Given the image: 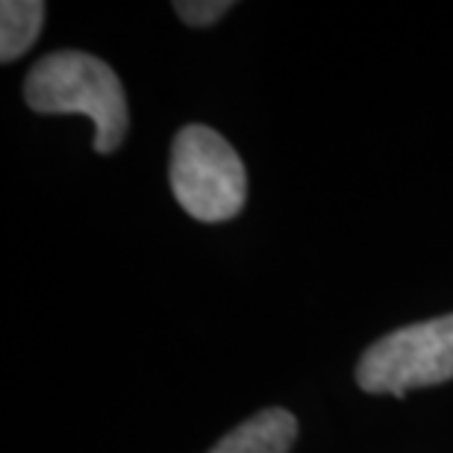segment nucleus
Masks as SVG:
<instances>
[{"instance_id":"1","label":"nucleus","mask_w":453,"mask_h":453,"mask_svg":"<svg viewBox=\"0 0 453 453\" xmlns=\"http://www.w3.org/2000/svg\"><path fill=\"white\" fill-rule=\"evenodd\" d=\"M30 110L44 115H86L95 124V150L112 153L127 133V97L115 71L83 50L42 57L27 74Z\"/></svg>"},{"instance_id":"2","label":"nucleus","mask_w":453,"mask_h":453,"mask_svg":"<svg viewBox=\"0 0 453 453\" xmlns=\"http://www.w3.org/2000/svg\"><path fill=\"white\" fill-rule=\"evenodd\" d=\"M171 192L197 221L219 224L242 212L248 174L233 144L203 124H188L171 148Z\"/></svg>"},{"instance_id":"3","label":"nucleus","mask_w":453,"mask_h":453,"mask_svg":"<svg viewBox=\"0 0 453 453\" xmlns=\"http://www.w3.org/2000/svg\"><path fill=\"white\" fill-rule=\"evenodd\" d=\"M453 377V315L412 324L374 342L359 359L357 380L371 395L403 397L410 388Z\"/></svg>"},{"instance_id":"4","label":"nucleus","mask_w":453,"mask_h":453,"mask_svg":"<svg viewBox=\"0 0 453 453\" xmlns=\"http://www.w3.org/2000/svg\"><path fill=\"white\" fill-rule=\"evenodd\" d=\"M297 436V421L286 410H262L239 424L210 453H288Z\"/></svg>"},{"instance_id":"5","label":"nucleus","mask_w":453,"mask_h":453,"mask_svg":"<svg viewBox=\"0 0 453 453\" xmlns=\"http://www.w3.org/2000/svg\"><path fill=\"white\" fill-rule=\"evenodd\" d=\"M44 21L39 0H4L0 4V59L12 62L33 48Z\"/></svg>"},{"instance_id":"6","label":"nucleus","mask_w":453,"mask_h":453,"mask_svg":"<svg viewBox=\"0 0 453 453\" xmlns=\"http://www.w3.org/2000/svg\"><path fill=\"white\" fill-rule=\"evenodd\" d=\"M230 9H233L230 0H180V4H174V12L183 18L186 24H195V27H206V24L219 21Z\"/></svg>"}]
</instances>
